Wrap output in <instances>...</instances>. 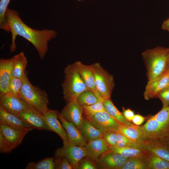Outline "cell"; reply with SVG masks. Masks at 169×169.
I'll use <instances>...</instances> for the list:
<instances>
[{
  "label": "cell",
  "mask_w": 169,
  "mask_h": 169,
  "mask_svg": "<svg viewBox=\"0 0 169 169\" xmlns=\"http://www.w3.org/2000/svg\"><path fill=\"white\" fill-rule=\"evenodd\" d=\"M26 169H54V157H47L36 162L31 161L25 168Z\"/></svg>",
  "instance_id": "29"
},
{
  "label": "cell",
  "mask_w": 169,
  "mask_h": 169,
  "mask_svg": "<svg viewBox=\"0 0 169 169\" xmlns=\"http://www.w3.org/2000/svg\"><path fill=\"white\" fill-rule=\"evenodd\" d=\"M13 58L0 59V95L7 94L12 77Z\"/></svg>",
  "instance_id": "14"
},
{
  "label": "cell",
  "mask_w": 169,
  "mask_h": 169,
  "mask_svg": "<svg viewBox=\"0 0 169 169\" xmlns=\"http://www.w3.org/2000/svg\"><path fill=\"white\" fill-rule=\"evenodd\" d=\"M63 143L62 147L57 148L55 151L54 156L65 158L73 169H78L79 163L87 155L85 147L73 145L68 141H63Z\"/></svg>",
  "instance_id": "7"
},
{
  "label": "cell",
  "mask_w": 169,
  "mask_h": 169,
  "mask_svg": "<svg viewBox=\"0 0 169 169\" xmlns=\"http://www.w3.org/2000/svg\"><path fill=\"white\" fill-rule=\"evenodd\" d=\"M0 124L9 125L28 132L33 129L18 116L9 113L0 107Z\"/></svg>",
  "instance_id": "17"
},
{
  "label": "cell",
  "mask_w": 169,
  "mask_h": 169,
  "mask_svg": "<svg viewBox=\"0 0 169 169\" xmlns=\"http://www.w3.org/2000/svg\"><path fill=\"white\" fill-rule=\"evenodd\" d=\"M142 149L169 161V146L161 141L145 140L141 142Z\"/></svg>",
  "instance_id": "15"
},
{
  "label": "cell",
  "mask_w": 169,
  "mask_h": 169,
  "mask_svg": "<svg viewBox=\"0 0 169 169\" xmlns=\"http://www.w3.org/2000/svg\"><path fill=\"white\" fill-rule=\"evenodd\" d=\"M110 146L103 137L88 141L85 146L86 156L95 162L102 154L109 151Z\"/></svg>",
  "instance_id": "18"
},
{
  "label": "cell",
  "mask_w": 169,
  "mask_h": 169,
  "mask_svg": "<svg viewBox=\"0 0 169 169\" xmlns=\"http://www.w3.org/2000/svg\"><path fill=\"white\" fill-rule=\"evenodd\" d=\"M103 138L110 146H115L117 145V132L107 131L104 133Z\"/></svg>",
  "instance_id": "38"
},
{
  "label": "cell",
  "mask_w": 169,
  "mask_h": 169,
  "mask_svg": "<svg viewBox=\"0 0 169 169\" xmlns=\"http://www.w3.org/2000/svg\"><path fill=\"white\" fill-rule=\"evenodd\" d=\"M0 107L17 115L26 111L37 110L20 96L6 94L0 95Z\"/></svg>",
  "instance_id": "8"
},
{
  "label": "cell",
  "mask_w": 169,
  "mask_h": 169,
  "mask_svg": "<svg viewBox=\"0 0 169 169\" xmlns=\"http://www.w3.org/2000/svg\"><path fill=\"white\" fill-rule=\"evenodd\" d=\"M17 116L33 129L50 131L42 114L37 110H30L19 114Z\"/></svg>",
  "instance_id": "19"
},
{
  "label": "cell",
  "mask_w": 169,
  "mask_h": 169,
  "mask_svg": "<svg viewBox=\"0 0 169 169\" xmlns=\"http://www.w3.org/2000/svg\"><path fill=\"white\" fill-rule=\"evenodd\" d=\"M89 121L95 127L103 133L109 131L117 132L121 124L105 110L97 113Z\"/></svg>",
  "instance_id": "9"
},
{
  "label": "cell",
  "mask_w": 169,
  "mask_h": 169,
  "mask_svg": "<svg viewBox=\"0 0 169 169\" xmlns=\"http://www.w3.org/2000/svg\"><path fill=\"white\" fill-rule=\"evenodd\" d=\"M117 132L135 141L141 142L143 141L142 132L140 126L133 124L131 125L120 124Z\"/></svg>",
  "instance_id": "24"
},
{
  "label": "cell",
  "mask_w": 169,
  "mask_h": 169,
  "mask_svg": "<svg viewBox=\"0 0 169 169\" xmlns=\"http://www.w3.org/2000/svg\"><path fill=\"white\" fill-rule=\"evenodd\" d=\"M147 169H169V161L148 152L143 159Z\"/></svg>",
  "instance_id": "26"
},
{
  "label": "cell",
  "mask_w": 169,
  "mask_h": 169,
  "mask_svg": "<svg viewBox=\"0 0 169 169\" xmlns=\"http://www.w3.org/2000/svg\"><path fill=\"white\" fill-rule=\"evenodd\" d=\"M23 82V78H19L12 77L10 82L8 91L6 94L20 96Z\"/></svg>",
  "instance_id": "33"
},
{
  "label": "cell",
  "mask_w": 169,
  "mask_h": 169,
  "mask_svg": "<svg viewBox=\"0 0 169 169\" xmlns=\"http://www.w3.org/2000/svg\"><path fill=\"white\" fill-rule=\"evenodd\" d=\"M129 158L108 151L102 154L95 162L97 168L120 169Z\"/></svg>",
  "instance_id": "10"
},
{
  "label": "cell",
  "mask_w": 169,
  "mask_h": 169,
  "mask_svg": "<svg viewBox=\"0 0 169 169\" xmlns=\"http://www.w3.org/2000/svg\"><path fill=\"white\" fill-rule=\"evenodd\" d=\"M58 114L57 110L49 109L43 115L51 131L57 133L63 141H68L66 132L58 119Z\"/></svg>",
  "instance_id": "20"
},
{
  "label": "cell",
  "mask_w": 169,
  "mask_h": 169,
  "mask_svg": "<svg viewBox=\"0 0 169 169\" xmlns=\"http://www.w3.org/2000/svg\"><path fill=\"white\" fill-rule=\"evenodd\" d=\"M5 17L12 35L10 51L13 52L16 50L15 40L17 36L19 35L31 43L36 49L40 59H43L48 51V43L57 37V32L48 29L32 28L23 22L18 11L8 8Z\"/></svg>",
  "instance_id": "1"
},
{
  "label": "cell",
  "mask_w": 169,
  "mask_h": 169,
  "mask_svg": "<svg viewBox=\"0 0 169 169\" xmlns=\"http://www.w3.org/2000/svg\"><path fill=\"white\" fill-rule=\"evenodd\" d=\"M167 66H168V68H169V51H168V54Z\"/></svg>",
  "instance_id": "45"
},
{
  "label": "cell",
  "mask_w": 169,
  "mask_h": 169,
  "mask_svg": "<svg viewBox=\"0 0 169 169\" xmlns=\"http://www.w3.org/2000/svg\"><path fill=\"white\" fill-rule=\"evenodd\" d=\"M155 98H158L160 100L162 104V107L169 105V85L160 91Z\"/></svg>",
  "instance_id": "37"
},
{
  "label": "cell",
  "mask_w": 169,
  "mask_h": 169,
  "mask_svg": "<svg viewBox=\"0 0 169 169\" xmlns=\"http://www.w3.org/2000/svg\"><path fill=\"white\" fill-rule=\"evenodd\" d=\"M145 118L142 115L137 114L135 115L132 121V123L136 125L140 126L145 121Z\"/></svg>",
  "instance_id": "42"
},
{
  "label": "cell",
  "mask_w": 169,
  "mask_h": 169,
  "mask_svg": "<svg viewBox=\"0 0 169 169\" xmlns=\"http://www.w3.org/2000/svg\"><path fill=\"white\" fill-rule=\"evenodd\" d=\"M169 84V71L167 69L162 74L148 81L144 93V97L148 100L155 98L157 94Z\"/></svg>",
  "instance_id": "12"
},
{
  "label": "cell",
  "mask_w": 169,
  "mask_h": 169,
  "mask_svg": "<svg viewBox=\"0 0 169 169\" xmlns=\"http://www.w3.org/2000/svg\"></svg>",
  "instance_id": "48"
},
{
  "label": "cell",
  "mask_w": 169,
  "mask_h": 169,
  "mask_svg": "<svg viewBox=\"0 0 169 169\" xmlns=\"http://www.w3.org/2000/svg\"><path fill=\"white\" fill-rule=\"evenodd\" d=\"M140 126L143 141L152 140L163 141L169 138V129L158 121L153 115L148 117L145 124Z\"/></svg>",
  "instance_id": "6"
},
{
  "label": "cell",
  "mask_w": 169,
  "mask_h": 169,
  "mask_svg": "<svg viewBox=\"0 0 169 169\" xmlns=\"http://www.w3.org/2000/svg\"><path fill=\"white\" fill-rule=\"evenodd\" d=\"M120 169H147L143 159L136 157L129 158Z\"/></svg>",
  "instance_id": "31"
},
{
  "label": "cell",
  "mask_w": 169,
  "mask_h": 169,
  "mask_svg": "<svg viewBox=\"0 0 169 169\" xmlns=\"http://www.w3.org/2000/svg\"><path fill=\"white\" fill-rule=\"evenodd\" d=\"M97 168L95 162L86 156L83 158L79 164L78 169H96Z\"/></svg>",
  "instance_id": "39"
},
{
  "label": "cell",
  "mask_w": 169,
  "mask_h": 169,
  "mask_svg": "<svg viewBox=\"0 0 169 169\" xmlns=\"http://www.w3.org/2000/svg\"><path fill=\"white\" fill-rule=\"evenodd\" d=\"M60 114L66 120L73 123L80 129L84 119L83 109L77 100L67 102Z\"/></svg>",
  "instance_id": "11"
},
{
  "label": "cell",
  "mask_w": 169,
  "mask_h": 169,
  "mask_svg": "<svg viewBox=\"0 0 169 169\" xmlns=\"http://www.w3.org/2000/svg\"><path fill=\"white\" fill-rule=\"evenodd\" d=\"M117 142L116 146L120 147H132L141 149L140 142L133 141L123 134L117 132Z\"/></svg>",
  "instance_id": "34"
},
{
  "label": "cell",
  "mask_w": 169,
  "mask_h": 169,
  "mask_svg": "<svg viewBox=\"0 0 169 169\" xmlns=\"http://www.w3.org/2000/svg\"><path fill=\"white\" fill-rule=\"evenodd\" d=\"M12 77L23 78L27 74V59L23 52L13 56Z\"/></svg>",
  "instance_id": "22"
},
{
  "label": "cell",
  "mask_w": 169,
  "mask_h": 169,
  "mask_svg": "<svg viewBox=\"0 0 169 169\" xmlns=\"http://www.w3.org/2000/svg\"><path fill=\"white\" fill-rule=\"evenodd\" d=\"M122 114L125 118L129 121L131 122L135 115L134 111L131 109H125L122 107Z\"/></svg>",
  "instance_id": "41"
},
{
  "label": "cell",
  "mask_w": 169,
  "mask_h": 169,
  "mask_svg": "<svg viewBox=\"0 0 169 169\" xmlns=\"http://www.w3.org/2000/svg\"><path fill=\"white\" fill-rule=\"evenodd\" d=\"M79 130L87 142L103 137L104 133L95 127L89 120L85 118Z\"/></svg>",
  "instance_id": "25"
},
{
  "label": "cell",
  "mask_w": 169,
  "mask_h": 169,
  "mask_svg": "<svg viewBox=\"0 0 169 169\" xmlns=\"http://www.w3.org/2000/svg\"><path fill=\"white\" fill-rule=\"evenodd\" d=\"M0 132L13 149L16 148L20 145L25 136L28 133L4 124H0Z\"/></svg>",
  "instance_id": "21"
},
{
  "label": "cell",
  "mask_w": 169,
  "mask_h": 169,
  "mask_svg": "<svg viewBox=\"0 0 169 169\" xmlns=\"http://www.w3.org/2000/svg\"><path fill=\"white\" fill-rule=\"evenodd\" d=\"M169 49V48L157 46L147 49L142 53L148 81L159 76L167 69Z\"/></svg>",
  "instance_id": "2"
},
{
  "label": "cell",
  "mask_w": 169,
  "mask_h": 169,
  "mask_svg": "<svg viewBox=\"0 0 169 169\" xmlns=\"http://www.w3.org/2000/svg\"><path fill=\"white\" fill-rule=\"evenodd\" d=\"M162 141L169 146V138L164 140Z\"/></svg>",
  "instance_id": "44"
},
{
  "label": "cell",
  "mask_w": 169,
  "mask_h": 169,
  "mask_svg": "<svg viewBox=\"0 0 169 169\" xmlns=\"http://www.w3.org/2000/svg\"><path fill=\"white\" fill-rule=\"evenodd\" d=\"M54 169H73V167L68 161L62 156H54Z\"/></svg>",
  "instance_id": "36"
},
{
  "label": "cell",
  "mask_w": 169,
  "mask_h": 169,
  "mask_svg": "<svg viewBox=\"0 0 169 169\" xmlns=\"http://www.w3.org/2000/svg\"><path fill=\"white\" fill-rule=\"evenodd\" d=\"M82 106L83 115L85 118L89 120L97 113L105 110L103 101L101 100H99L97 102L90 105Z\"/></svg>",
  "instance_id": "28"
},
{
  "label": "cell",
  "mask_w": 169,
  "mask_h": 169,
  "mask_svg": "<svg viewBox=\"0 0 169 169\" xmlns=\"http://www.w3.org/2000/svg\"><path fill=\"white\" fill-rule=\"evenodd\" d=\"M76 100L80 105L83 106L94 104L97 102L99 100L94 92L87 90L80 94Z\"/></svg>",
  "instance_id": "30"
},
{
  "label": "cell",
  "mask_w": 169,
  "mask_h": 169,
  "mask_svg": "<svg viewBox=\"0 0 169 169\" xmlns=\"http://www.w3.org/2000/svg\"><path fill=\"white\" fill-rule=\"evenodd\" d=\"M64 77L62 84L64 98L67 102L76 100L78 96L87 90L77 72L74 64L68 65L64 69Z\"/></svg>",
  "instance_id": "4"
},
{
  "label": "cell",
  "mask_w": 169,
  "mask_h": 169,
  "mask_svg": "<svg viewBox=\"0 0 169 169\" xmlns=\"http://www.w3.org/2000/svg\"><path fill=\"white\" fill-rule=\"evenodd\" d=\"M74 64L87 90L94 92L99 100V95L96 88L94 76L90 65L84 64L80 61H77Z\"/></svg>",
  "instance_id": "16"
},
{
  "label": "cell",
  "mask_w": 169,
  "mask_h": 169,
  "mask_svg": "<svg viewBox=\"0 0 169 169\" xmlns=\"http://www.w3.org/2000/svg\"><path fill=\"white\" fill-rule=\"evenodd\" d=\"M20 96L38 111L43 114L49 110V100L46 92L33 85L27 74L23 78V84Z\"/></svg>",
  "instance_id": "3"
},
{
  "label": "cell",
  "mask_w": 169,
  "mask_h": 169,
  "mask_svg": "<svg viewBox=\"0 0 169 169\" xmlns=\"http://www.w3.org/2000/svg\"><path fill=\"white\" fill-rule=\"evenodd\" d=\"M58 118L66 132L69 142L76 146L85 147L87 141L75 125L66 120L60 113H58Z\"/></svg>",
  "instance_id": "13"
},
{
  "label": "cell",
  "mask_w": 169,
  "mask_h": 169,
  "mask_svg": "<svg viewBox=\"0 0 169 169\" xmlns=\"http://www.w3.org/2000/svg\"><path fill=\"white\" fill-rule=\"evenodd\" d=\"M10 0L0 1V28L7 33L10 32V29L6 20L5 14Z\"/></svg>",
  "instance_id": "32"
},
{
  "label": "cell",
  "mask_w": 169,
  "mask_h": 169,
  "mask_svg": "<svg viewBox=\"0 0 169 169\" xmlns=\"http://www.w3.org/2000/svg\"><path fill=\"white\" fill-rule=\"evenodd\" d=\"M103 103L105 110L120 124L127 125L133 124L126 119L122 113L114 105L110 98L103 100Z\"/></svg>",
  "instance_id": "27"
},
{
  "label": "cell",
  "mask_w": 169,
  "mask_h": 169,
  "mask_svg": "<svg viewBox=\"0 0 169 169\" xmlns=\"http://www.w3.org/2000/svg\"><path fill=\"white\" fill-rule=\"evenodd\" d=\"M98 92L99 100L110 98L114 87V78L98 63L90 65Z\"/></svg>",
  "instance_id": "5"
},
{
  "label": "cell",
  "mask_w": 169,
  "mask_h": 169,
  "mask_svg": "<svg viewBox=\"0 0 169 169\" xmlns=\"http://www.w3.org/2000/svg\"><path fill=\"white\" fill-rule=\"evenodd\" d=\"M13 148L2 133L0 132V151L3 153H11Z\"/></svg>",
  "instance_id": "40"
},
{
  "label": "cell",
  "mask_w": 169,
  "mask_h": 169,
  "mask_svg": "<svg viewBox=\"0 0 169 169\" xmlns=\"http://www.w3.org/2000/svg\"><path fill=\"white\" fill-rule=\"evenodd\" d=\"M167 69H168L169 71V68H168Z\"/></svg>",
  "instance_id": "47"
},
{
  "label": "cell",
  "mask_w": 169,
  "mask_h": 169,
  "mask_svg": "<svg viewBox=\"0 0 169 169\" xmlns=\"http://www.w3.org/2000/svg\"><path fill=\"white\" fill-rule=\"evenodd\" d=\"M78 1H82V0H77Z\"/></svg>",
  "instance_id": "46"
},
{
  "label": "cell",
  "mask_w": 169,
  "mask_h": 169,
  "mask_svg": "<svg viewBox=\"0 0 169 169\" xmlns=\"http://www.w3.org/2000/svg\"><path fill=\"white\" fill-rule=\"evenodd\" d=\"M161 28L169 32V18L163 21L161 25Z\"/></svg>",
  "instance_id": "43"
},
{
  "label": "cell",
  "mask_w": 169,
  "mask_h": 169,
  "mask_svg": "<svg viewBox=\"0 0 169 169\" xmlns=\"http://www.w3.org/2000/svg\"><path fill=\"white\" fill-rule=\"evenodd\" d=\"M109 151L120 154L129 158L136 157L143 159L148 151L143 149L132 147H120L117 146H110Z\"/></svg>",
  "instance_id": "23"
},
{
  "label": "cell",
  "mask_w": 169,
  "mask_h": 169,
  "mask_svg": "<svg viewBox=\"0 0 169 169\" xmlns=\"http://www.w3.org/2000/svg\"><path fill=\"white\" fill-rule=\"evenodd\" d=\"M153 116L158 121L169 129V105L162 107Z\"/></svg>",
  "instance_id": "35"
}]
</instances>
